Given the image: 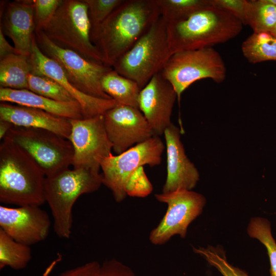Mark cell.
Segmentation results:
<instances>
[{
    "mask_svg": "<svg viewBox=\"0 0 276 276\" xmlns=\"http://www.w3.org/2000/svg\"><path fill=\"white\" fill-rule=\"evenodd\" d=\"M160 16L155 0H124L91 32L103 63L112 68Z\"/></svg>",
    "mask_w": 276,
    "mask_h": 276,
    "instance_id": "cell-1",
    "label": "cell"
},
{
    "mask_svg": "<svg viewBox=\"0 0 276 276\" xmlns=\"http://www.w3.org/2000/svg\"><path fill=\"white\" fill-rule=\"evenodd\" d=\"M242 26V22L232 14L211 3L167 22L168 41L172 54L180 51L212 48L238 36Z\"/></svg>",
    "mask_w": 276,
    "mask_h": 276,
    "instance_id": "cell-2",
    "label": "cell"
},
{
    "mask_svg": "<svg viewBox=\"0 0 276 276\" xmlns=\"http://www.w3.org/2000/svg\"><path fill=\"white\" fill-rule=\"evenodd\" d=\"M46 176L19 145L5 137L0 144V202L40 206L45 202Z\"/></svg>",
    "mask_w": 276,
    "mask_h": 276,
    "instance_id": "cell-3",
    "label": "cell"
},
{
    "mask_svg": "<svg viewBox=\"0 0 276 276\" xmlns=\"http://www.w3.org/2000/svg\"><path fill=\"white\" fill-rule=\"evenodd\" d=\"M100 170L70 168L45 181V198L53 219V229L60 238L68 239L73 228V208L83 194L97 191L102 183Z\"/></svg>",
    "mask_w": 276,
    "mask_h": 276,
    "instance_id": "cell-4",
    "label": "cell"
},
{
    "mask_svg": "<svg viewBox=\"0 0 276 276\" xmlns=\"http://www.w3.org/2000/svg\"><path fill=\"white\" fill-rule=\"evenodd\" d=\"M172 55L167 22L160 16L112 68L135 81L142 89L154 75L161 72Z\"/></svg>",
    "mask_w": 276,
    "mask_h": 276,
    "instance_id": "cell-5",
    "label": "cell"
},
{
    "mask_svg": "<svg viewBox=\"0 0 276 276\" xmlns=\"http://www.w3.org/2000/svg\"><path fill=\"white\" fill-rule=\"evenodd\" d=\"M41 30L58 46L104 64L91 41L88 8L84 0H61L52 18Z\"/></svg>",
    "mask_w": 276,
    "mask_h": 276,
    "instance_id": "cell-6",
    "label": "cell"
},
{
    "mask_svg": "<svg viewBox=\"0 0 276 276\" xmlns=\"http://www.w3.org/2000/svg\"><path fill=\"white\" fill-rule=\"evenodd\" d=\"M160 74L173 86L179 101L182 93L195 81L206 78L218 83L224 81L226 68L212 47L173 53Z\"/></svg>",
    "mask_w": 276,
    "mask_h": 276,
    "instance_id": "cell-7",
    "label": "cell"
},
{
    "mask_svg": "<svg viewBox=\"0 0 276 276\" xmlns=\"http://www.w3.org/2000/svg\"><path fill=\"white\" fill-rule=\"evenodd\" d=\"M165 146L156 135L134 145L117 155L112 153L100 163L102 183L111 192L114 200L120 202L127 196L126 189L135 172L141 167L159 165Z\"/></svg>",
    "mask_w": 276,
    "mask_h": 276,
    "instance_id": "cell-8",
    "label": "cell"
},
{
    "mask_svg": "<svg viewBox=\"0 0 276 276\" xmlns=\"http://www.w3.org/2000/svg\"><path fill=\"white\" fill-rule=\"evenodd\" d=\"M5 137L28 152L46 177L55 176L72 165L74 148L71 141L54 132L13 125Z\"/></svg>",
    "mask_w": 276,
    "mask_h": 276,
    "instance_id": "cell-9",
    "label": "cell"
},
{
    "mask_svg": "<svg viewBox=\"0 0 276 276\" xmlns=\"http://www.w3.org/2000/svg\"><path fill=\"white\" fill-rule=\"evenodd\" d=\"M35 38L40 51L62 67L78 89L95 97L112 99L103 91L101 85L103 77L112 69L111 67L88 60L73 51L58 46L41 30H35Z\"/></svg>",
    "mask_w": 276,
    "mask_h": 276,
    "instance_id": "cell-10",
    "label": "cell"
},
{
    "mask_svg": "<svg viewBox=\"0 0 276 276\" xmlns=\"http://www.w3.org/2000/svg\"><path fill=\"white\" fill-rule=\"evenodd\" d=\"M155 196L168 205L163 218L149 234L150 242L155 245L165 244L175 235L185 238L188 226L201 214L206 203L203 195L192 190H177Z\"/></svg>",
    "mask_w": 276,
    "mask_h": 276,
    "instance_id": "cell-11",
    "label": "cell"
},
{
    "mask_svg": "<svg viewBox=\"0 0 276 276\" xmlns=\"http://www.w3.org/2000/svg\"><path fill=\"white\" fill-rule=\"evenodd\" d=\"M70 121L71 133L68 140L74 148L73 168L100 170L101 162L111 154L112 150L103 114Z\"/></svg>",
    "mask_w": 276,
    "mask_h": 276,
    "instance_id": "cell-12",
    "label": "cell"
},
{
    "mask_svg": "<svg viewBox=\"0 0 276 276\" xmlns=\"http://www.w3.org/2000/svg\"><path fill=\"white\" fill-rule=\"evenodd\" d=\"M103 117L106 133L117 154L155 135L137 108L118 104Z\"/></svg>",
    "mask_w": 276,
    "mask_h": 276,
    "instance_id": "cell-13",
    "label": "cell"
},
{
    "mask_svg": "<svg viewBox=\"0 0 276 276\" xmlns=\"http://www.w3.org/2000/svg\"><path fill=\"white\" fill-rule=\"evenodd\" d=\"M51 220L40 206H0V229L15 241L31 246L48 238Z\"/></svg>",
    "mask_w": 276,
    "mask_h": 276,
    "instance_id": "cell-14",
    "label": "cell"
},
{
    "mask_svg": "<svg viewBox=\"0 0 276 276\" xmlns=\"http://www.w3.org/2000/svg\"><path fill=\"white\" fill-rule=\"evenodd\" d=\"M177 98L173 86L160 74L154 75L141 89L139 109L156 136L164 134L172 123V109Z\"/></svg>",
    "mask_w": 276,
    "mask_h": 276,
    "instance_id": "cell-15",
    "label": "cell"
},
{
    "mask_svg": "<svg viewBox=\"0 0 276 276\" xmlns=\"http://www.w3.org/2000/svg\"><path fill=\"white\" fill-rule=\"evenodd\" d=\"M29 58L32 66V73L48 77L61 85L80 104L84 118L103 115L118 104L113 99L95 97L78 89L70 82L62 67L56 61L40 51L35 38L33 40L32 52Z\"/></svg>",
    "mask_w": 276,
    "mask_h": 276,
    "instance_id": "cell-16",
    "label": "cell"
},
{
    "mask_svg": "<svg viewBox=\"0 0 276 276\" xmlns=\"http://www.w3.org/2000/svg\"><path fill=\"white\" fill-rule=\"evenodd\" d=\"M180 129L171 123L165 130L167 175L162 192L192 190L199 180V173L187 157L180 140Z\"/></svg>",
    "mask_w": 276,
    "mask_h": 276,
    "instance_id": "cell-17",
    "label": "cell"
},
{
    "mask_svg": "<svg viewBox=\"0 0 276 276\" xmlns=\"http://www.w3.org/2000/svg\"><path fill=\"white\" fill-rule=\"evenodd\" d=\"M1 29L12 41L19 54L29 56L32 49L36 25L33 1H14L6 6Z\"/></svg>",
    "mask_w": 276,
    "mask_h": 276,
    "instance_id": "cell-18",
    "label": "cell"
},
{
    "mask_svg": "<svg viewBox=\"0 0 276 276\" xmlns=\"http://www.w3.org/2000/svg\"><path fill=\"white\" fill-rule=\"evenodd\" d=\"M0 120L18 127L50 130L67 139L71 133L70 119L39 109L8 102L0 104Z\"/></svg>",
    "mask_w": 276,
    "mask_h": 276,
    "instance_id": "cell-19",
    "label": "cell"
},
{
    "mask_svg": "<svg viewBox=\"0 0 276 276\" xmlns=\"http://www.w3.org/2000/svg\"><path fill=\"white\" fill-rule=\"evenodd\" d=\"M0 101L39 109L52 114L68 119L84 118L80 104L77 101L62 102L34 93L28 89L0 88Z\"/></svg>",
    "mask_w": 276,
    "mask_h": 276,
    "instance_id": "cell-20",
    "label": "cell"
},
{
    "mask_svg": "<svg viewBox=\"0 0 276 276\" xmlns=\"http://www.w3.org/2000/svg\"><path fill=\"white\" fill-rule=\"evenodd\" d=\"M32 72L29 56L13 54L0 59L1 87L28 89V77Z\"/></svg>",
    "mask_w": 276,
    "mask_h": 276,
    "instance_id": "cell-21",
    "label": "cell"
},
{
    "mask_svg": "<svg viewBox=\"0 0 276 276\" xmlns=\"http://www.w3.org/2000/svg\"><path fill=\"white\" fill-rule=\"evenodd\" d=\"M101 85L103 91L118 104L139 109L141 89L135 81L122 76L112 68L103 77Z\"/></svg>",
    "mask_w": 276,
    "mask_h": 276,
    "instance_id": "cell-22",
    "label": "cell"
},
{
    "mask_svg": "<svg viewBox=\"0 0 276 276\" xmlns=\"http://www.w3.org/2000/svg\"><path fill=\"white\" fill-rule=\"evenodd\" d=\"M244 57L251 63L276 61V38L268 33H253L242 43Z\"/></svg>",
    "mask_w": 276,
    "mask_h": 276,
    "instance_id": "cell-23",
    "label": "cell"
},
{
    "mask_svg": "<svg viewBox=\"0 0 276 276\" xmlns=\"http://www.w3.org/2000/svg\"><path fill=\"white\" fill-rule=\"evenodd\" d=\"M32 259L30 246L18 242L0 229V269L25 268Z\"/></svg>",
    "mask_w": 276,
    "mask_h": 276,
    "instance_id": "cell-24",
    "label": "cell"
},
{
    "mask_svg": "<svg viewBox=\"0 0 276 276\" xmlns=\"http://www.w3.org/2000/svg\"><path fill=\"white\" fill-rule=\"evenodd\" d=\"M247 25L253 33H269L276 24V6L269 0H249Z\"/></svg>",
    "mask_w": 276,
    "mask_h": 276,
    "instance_id": "cell-25",
    "label": "cell"
},
{
    "mask_svg": "<svg viewBox=\"0 0 276 276\" xmlns=\"http://www.w3.org/2000/svg\"><path fill=\"white\" fill-rule=\"evenodd\" d=\"M247 231L250 237L258 239L266 247L270 262V276H276V242L271 233L270 222L262 217L252 218Z\"/></svg>",
    "mask_w": 276,
    "mask_h": 276,
    "instance_id": "cell-26",
    "label": "cell"
},
{
    "mask_svg": "<svg viewBox=\"0 0 276 276\" xmlns=\"http://www.w3.org/2000/svg\"><path fill=\"white\" fill-rule=\"evenodd\" d=\"M28 90L42 96L62 102L76 101L59 83L44 75L31 73Z\"/></svg>",
    "mask_w": 276,
    "mask_h": 276,
    "instance_id": "cell-27",
    "label": "cell"
},
{
    "mask_svg": "<svg viewBox=\"0 0 276 276\" xmlns=\"http://www.w3.org/2000/svg\"><path fill=\"white\" fill-rule=\"evenodd\" d=\"M167 22L182 17L211 4L210 0H155Z\"/></svg>",
    "mask_w": 276,
    "mask_h": 276,
    "instance_id": "cell-28",
    "label": "cell"
},
{
    "mask_svg": "<svg viewBox=\"0 0 276 276\" xmlns=\"http://www.w3.org/2000/svg\"><path fill=\"white\" fill-rule=\"evenodd\" d=\"M195 253L203 258L222 276H249L245 272L231 264L227 261L224 250L210 245L206 247H193Z\"/></svg>",
    "mask_w": 276,
    "mask_h": 276,
    "instance_id": "cell-29",
    "label": "cell"
},
{
    "mask_svg": "<svg viewBox=\"0 0 276 276\" xmlns=\"http://www.w3.org/2000/svg\"><path fill=\"white\" fill-rule=\"evenodd\" d=\"M124 0H84L88 8L91 30L97 29Z\"/></svg>",
    "mask_w": 276,
    "mask_h": 276,
    "instance_id": "cell-30",
    "label": "cell"
},
{
    "mask_svg": "<svg viewBox=\"0 0 276 276\" xmlns=\"http://www.w3.org/2000/svg\"><path fill=\"white\" fill-rule=\"evenodd\" d=\"M153 186L148 178L143 167H140L130 179L126 189L127 196L145 197L152 191Z\"/></svg>",
    "mask_w": 276,
    "mask_h": 276,
    "instance_id": "cell-31",
    "label": "cell"
},
{
    "mask_svg": "<svg viewBox=\"0 0 276 276\" xmlns=\"http://www.w3.org/2000/svg\"><path fill=\"white\" fill-rule=\"evenodd\" d=\"M61 1V0L33 1L36 30H41L50 20Z\"/></svg>",
    "mask_w": 276,
    "mask_h": 276,
    "instance_id": "cell-32",
    "label": "cell"
},
{
    "mask_svg": "<svg viewBox=\"0 0 276 276\" xmlns=\"http://www.w3.org/2000/svg\"><path fill=\"white\" fill-rule=\"evenodd\" d=\"M212 5L230 13L243 25H247L249 1L247 0H210Z\"/></svg>",
    "mask_w": 276,
    "mask_h": 276,
    "instance_id": "cell-33",
    "label": "cell"
},
{
    "mask_svg": "<svg viewBox=\"0 0 276 276\" xmlns=\"http://www.w3.org/2000/svg\"><path fill=\"white\" fill-rule=\"evenodd\" d=\"M97 276H136L132 269L121 262L112 259L100 265Z\"/></svg>",
    "mask_w": 276,
    "mask_h": 276,
    "instance_id": "cell-34",
    "label": "cell"
},
{
    "mask_svg": "<svg viewBox=\"0 0 276 276\" xmlns=\"http://www.w3.org/2000/svg\"><path fill=\"white\" fill-rule=\"evenodd\" d=\"M100 266L97 261H91L65 270L57 276H97Z\"/></svg>",
    "mask_w": 276,
    "mask_h": 276,
    "instance_id": "cell-35",
    "label": "cell"
},
{
    "mask_svg": "<svg viewBox=\"0 0 276 276\" xmlns=\"http://www.w3.org/2000/svg\"><path fill=\"white\" fill-rule=\"evenodd\" d=\"M13 54H18L6 39L2 30L0 29V59Z\"/></svg>",
    "mask_w": 276,
    "mask_h": 276,
    "instance_id": "cell-36",
    "label": "cell"
},
{
    "mask_svg": "<svg viewBox=\"0 0 276 276\" xmlns=\"http://www.w3.org/2000/svg\"><path fill=\"white\" fill-rule=\"evenodd\" d=\"M13 126L9 122L0 120V139L2 140Z\"/></svg>",
    "mask_w": 276,
    "mask_h": 276,
    "instance_id": "cell-37",
    "label": "cell"
},
{
    "mask_svg": "<svg viewBox=\"0 0 276 276\" xmlns=\"http://www.w3.org/2000/svg\"><path fill=\"white\" fill-rule=\"evenodd\" d=\"M62 257L58 255V257L53 260L46 268L41 276H50V274L54 269L57 264L61 260Z\"/></svg>",
    "mask_w": 276,
    "mask_h": 276,
    "instance_id": "cell-38",
    "label": "cell"
},
{
    "mask_svg": "<svg viewBox=\"0 0 276 276\" xmlns=\"http://www.w3.org/2000/svg\"><path fill=\"white\" fill-rule=\"evenodd\" d=\"M269 34L272 36L273 37H274V38H276V24L275 25H274V26L273 27V29H272V30L270 31V32L269 33Z\"/></svg>",
    "mask_w": 276,
    "mask_h": 276,
    "instance_id": "cell-39",
    "label": "cell"
},
{
    "mask_svg": "<svg viewBox=\"0 0 276 276\" xmlns=\"http://www.w3.org/2000/svg\"><path fill=\"white\" fill-rule=\"evenodd\" d=\"M270 2L276 6V0H269Z\"/></svg>",
    "mask_w": 276,
    "mask_h": 276,
    "instance_id": "cell-40",
    "label": "cell"
}]
</instances>
